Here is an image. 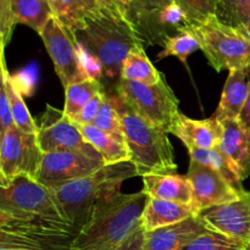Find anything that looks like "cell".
<instances>
[{
	"label": "cell",
	"instance_id": "24",
	"mask_svg": "<svg viewBox=\"0 0 250 250\" xmlns=\"http://www.w3.org/2000/svg\"><path fill=\"white\" fill-rule=\"evenodd\" d=\"M15 24H26L38 34L53 17L49 0H11Z\"/></svg>",
	"mask_w": 250,
	"mask_h": 250
},
{
	"label": "cell",
	"instance_id": "19",
	"mask_svg": "<svg viewBox=\"0 0 250 250\" xmlns=\"http://www.w3.org/2000/svg\"><path fill=\"white\" fill-rule=\"evenodd\" d=\"M143 178V190L148 197L194 207V195L187 176L146 175ZM198 210V209H197Z\"/></svg>",
	"mask_w": 250,
	"mask_h": 250
},
{
	"label": "cell",
	"instance_id": "4",
	"mask_svg": "<svg viewBox=\"0 0 250 250\" xmlns=\"http://www.w3.org/2000/svg\"><path fill=\"white\" fill-rule=\"evenodd\" d=\"M136 176H138V171L133 163L124 161L105 165L92 175L68 181L50 189L71 226L80 232L87 224L95 205L120 193L122 183Z\"/></svg>",
	"mask_w": 250,
	"mask_h": 250
},
{
	"label": "cell",
	"instance_id": "34",
	"mask_svg": "<svg viewBox=\"0 0 250 250\" xmlns=\"http://www.w3.org/2000/svg\"><path fill=\"white\" fill-rule=\"evenodd\" d=\"M1 87H0V136L5 133L10 127L15 126L14 117L11 111V100H10L9 88H7V77L10 72L5 63L4 51H1Z\"/></svg>",
	"mask_w": 250,
	"mask_h": 250
},
{
	"label": "cell",
	"instance_id": "33",
	"mask_svg": "<svg viewBox=\"0 0 250 250\" xmlns=\"http://www.w3.org/2000/svg\"><path fill=\"white\" fill-rule=\"evenodd\" d=\"M182 9L188 23L204 22L215 16L219 0H173Z\"/></svg>",
	"mask_w": 250,
	"mask_h": 250
},
{
	"label": "cell",
	"instance_id": "38",
	"mask_svg": "<svg viewBox=\"0 0 250 250\" xmlns=\"http://www.w3.org/2000/svg\"><path fill=\"white\" fill-rule=\"evenodd\" d=\"M117 250H146V232L143 225H141Z\"/></svg>",
	"mask_w": 250,
	"mask_h": 250
},
{
	"label": "cell",
	"instance_id": "14",
	"mask_svg": "<svg viewBox=\"0 0 250 250\" xmlns=\"http://www.w3.org/2000/svg\"><path fill=\"white\" fill-rule=\"evenodd\" d=\"M186 176L192 186L194 205L198 211L217 205L229 204L239 199L243 193L234 188L216 170L197 161L190 160Z\"/></svg>",
	"mask_w": 250,
	"mask_h": 250
},
{
	"label": "cell",
	"instance_id": "9",
	"mask_svg": "<svg viewBox=\"0 0 250 250\" xmlns=\"http://www.w3.org/2000/svg\"><path fill=\"white\" fill-rule=\"evenodd\" d=\"M41 38L51 58L56 75L63 89L70 84L93 77L85 67L83 51L73 32L63 26L56 17H51L41 32Z\"/></svg>",
	"mask_w": 250,
	"mask_h": 250
},
{
	"label": "cell",
	"instance_id": "17",
	"mask_svg": "<svg viewBox=\"0 0 250 250\" xmlns=\"http://www.w3.org/2000/svg\"><path fill=\"white\" fill-rule=\"evenodd\" d=\"M219 148L236 166L242 181L250 176V129L239 119L222 120Z\"/></svg>",
	"mask_w": 250,
	"mask_h": 250
},
{
	"label": "cell",
	"instance_id": "35",
	"mask_svg": "<svg viewBox=\"0 0 250 250\" xmlns=\"http://www.w3.org/2000/svg\"><path fill=\"white\" fill-rule=\"evenodd\" d=\"M158 23L161 29L170 27V28H175L176 32H177L181 27H183L186 23H188V21L187 19H186V15L183 14L182 9L173 1L172 4L168 5L167 7H165V9L161 10V11L159 12ZM163 32L165 33L164 29ZM166 36H167V34H166Z\"/></svg>",
	"mask_w": 250,
	"mask_h": 250
},
{
	"label": "cell",
	"instance_id": "29",
	"mask_svg": "<svg viewBox=\"0 0 250 250\" xmlns=\"http://www.w3.org/2000/svg\"><path fill=\"white\" fill-rule=\"evenodd\" d=\"M161 45L164 46L163 51L158 54L159 59L167 58V56H176L183 63H187V59L190 54L200 50V45L194 36L187 31L180 29L173 36H166L164 38Z\"/></svg>",
	"mask_w": 250,
	"mask_h": 250
},
{
	"label": "cell",
	"instance_id": "12",
	"mask_svg": "<svg viewBox=\"0 0 250 250\" xmlns=\"http://www.w3.org/2000/svg\"><path fill=\"white\" fill-rule=\"evenodd\" d=\"M105 166L99 159H93L77 151H49L43 153L37 181L46 187H56L68 181L92 175Z\"/></svg>",
	"mask_w": 250,
	"mask_h": 250
},
{
	"label": "cell",
	"instance_id": "6",
	"mask_svg": "<svg viewBox=\"0 0 250 250\" xmlns=\"http://www.w3.org/2000/svg\"><path fill=\"white\" fill-rule=\"evenodd\" d=\"M0 215L16 219H42L71 226L53 190L26 175L0 187Z\"/></svg>",
	"mask_w": 250,
	"mask_h": 250
},
{
	"label": "cell",
	"instance_id": "10",
	"mask_svg": "<svg viewBox=\"0 0 250 250\" xmlns=\"http://www.w3.org/2000/svg\"><path fill=\"white\" fill-rule=\"evenodd\" d=\"M0 138V187L22 175L37 180L43 160L38 134L24 133L12 126Z\"/></svg>",
	"mask_w": 250,
	"mask_h": 250
},
{
	"label": "cell",
	"instance_id": "22",
	"mask_svg": "<svg viewBox=\"0 0 250 250\" xmlns=\"http://www.w3.org/2000/svg\"><path fill=\"white\" fill-rule=\"evenodd\" d=\"M85 141L94 146L100 154L105 165L131 161V154L126 143H122L106 132L97 128L93 125H77Z\"/></svg>",
	"mask_w": 250,
	"mask_h": 250
},
{
	"label": "cell",
	"instance_id": "23",
	"mask_svg": "<svg viewBox=\"0 0 250 250\" xmlns=\"http://www.w3.org/2000/svg\"><path fill=\"white\" fill-rule=\"evenodd\" d=\"M138 14V27L144 42L149 44L163 43L166 34L158 23L159 12L173 2V0H134Z\"/></svg>",
	"mask_w": 250,
	"mask_h": 250
},
{
	"label": "cell",
	"instance_id": "31",
	"mask_svg": "<svg viewBox=\"0 0 250 250\" xmlns=\"http://www.w3.org/2000/svg\"><path fill=\"white\" fill-rule=\"evenodd\" d=\"M92 125L97 127V128L109 133L110 136L115 137V138L119 139L122 143H126L124 129H122L121 119H120V115L117 112L116 106H115L114 100H112L109 90H105L103 105Z\"/></svg>",
	"mask_w": 250,
	"mask_h": 250
},
{
	"label": "cell",
	"instance_id": "25",
	"mask_svg": "<svg viewBox=\"0 0 250 250\" xmlns=\"http://www.w3.org/2000/svg\"><path fill=\"white\" fill-rule=\"evenodd\" d=\"M163 77V73L156 70L149 60L144 45H138L129 51L122 67L121 80L137 81L153 85L160 82Z\"/></svg>",
	"mask_w": 250,
	"mask_h": 250
},
{
	"label": "cell",
	"instance_id": "39",
	"mask_svg": "<svg viewBox=\"0 0 250 250\" xmlns=\"http://www.w3.org/2000/svg\"><path fill=\"white\" fill-rule=\"evenodd\" d=\"M239 120H241L242 124H243L247 128L250 129V92H249L248 100H247V104L246 106H244L243 111H242V115L241 117H239Z\"/></svg>",
	"mask_w": 250,
	"mask_h": 250
},
{
	"label": "cell",
	"instance_id": "16",
	"mask_svg": "<svg viewBox=\"0 0 250 250\" xmlns=\"http://www.w3.org/2000/svg\"><path fill=\"white\" fill-rule=\"evenodd\" d=\"M209 231L195 215L185 221L146 232V250H178Z\"/></svg>",
	"mask_w": 250,
	"mask_h": 250
},
{
	"label": "cell",
	"instance_id": "7",
	"mask_svg": "<svg viewBox=\"0 0 250 250\" xmlns=\"http://www.w3.org/2000/svg\"><path fill=\"white\" fill-rule=\"evenodd\" d=\"M77 233L70 225L0 215V250H71Z\"/></svg>",
	"mask_w": 250,
	"mask_h": 250
},
{
	"label": "cell",
	"instance_id": "36",
	"mask_svg": "<svg viewBox=\"0 0 250 250\" xmlns=\"http://www.w3.org/2000/svg\"><path fill=\"white\" fill-rule=\"evenodd\" d=\"M106 90V89H105ZM105 90L98 93L85 104V106L78 112L77 116L72 120L76 125H92L94 119L97 117L100 107L103 105V100L105 97Z\"/></svg>",
	"mask_w": 250,
	"mask_h": 250
},
{
	"label": "cell",
	"instance_id": "15",
	"mask_svg": "<svg viewBox=\"0 0 250 250\" xmlns=\"http://www.w3.org/2000/svg\"><path fill=\"white\" fill-rule=\"evenodd\" d=\"M221 122L212 115L210 119L194 120L180 112L168 133L177 137L189 149L217 148L221 141Z\"/></svg>",
	"mask_w": 250,
	"mask_h": 250
},
{
	"label": "cell",
	"instance_id": "21",
	"mask_svg": "<svg viewBox=\"0 0 250 250\" xmlns=\"http://www.w3.org/2000/svg\"><path fill=\"white\" fill-rule=\"evenodd\" d=\"M53 16L71 32H77L104 7L102 0H49Z\"/></svg>",
	"mask_w": 250,
	"mask_h": 250
},
{
	"label": "cell",
	"instance_id": "27",
	"mask_svg": "<svg viewBox=\"0 0 250 250\" xmlns=\"http://www.w3.org/2000/svg\"><path fill=\"white\" fill-rule=\"evenodd\" d=\"M105 89V85L97 77H88L80 82L72 83L65 89L63 112L66 116L73 120L94 95Z\"/></svg>",
	"mask_w": 250,
	"mask_h": 250
},
{
	"label": "cell",
	"instance_id": "2",
	"mask_svg": "<svg viewBox=\"0 0 250 250\" xmlns=\"http://www.w3.org/2000/svg\"><path fill=\"white\" fill-rule=\"evenodd\" d=\"M146 200L148 195L139 190L120 192L98 203L71 250H117L142 225Z\"/></svg>",
	"mask_w": 250,
	"mask_h": 250
},
{
	"label": "cell",
	"instance_id": "11",
	"mask_svg": "<svg viewBox=\"0 0 250 250\" xmlns=\"http://www.w3.org/2000/svg\"><path fill=\"white\" fill-rule=\"evenodd\" d=\"M38 142L43 153L77 151L89 158L103 160L100 154L85 141L77 125L66 116L63 110L54 109L50 105L46 106L39 126Z\"/></svg>",
	"mask_w": 250,
	"mask_h": 250
},
{
	"label": "cell",
	"instance_id": "8",
	"mask_svg": "<svg viewBox=\"0 0 250 250\" xmlns=\"http://www.w3.org/2000/svg\"><path fill=\"white\" fill-rule=\"evenodd\" d=\"M115 92L134 111L168 133L172 122L180 114V100L168 85L165 76L156 84L120 80Z\"/></svg>",
	"mask_w": 250,
	"mask_h": 250
},
{
	"label": "cell",
	"instance_id": "30",
	"mask_svg": "<svg viewBox=\"0 0 250 250\" xmlns=\"http://www.w3.org/2000/svg\"><path fill=\"white\" fill-rule=\"evenodd\" d=\"M7 88H9L10 100H11V111L12 117H14L15 126L21 129L24 133L38 134L39 126L32 117L23 98H22L21 90L14 82L11 76L7 77Z\"/></svg>",
	"mask_w": 250,
	"mask_h": 250
},
{
	"label": "cell",
	"instance_id": "18",
	"mask_svg": "<svg viewBox=\"0 0 250 250\" xmlns=\"http://www.w3.org/2000/svg\"><path fill=\"white\" fill-rule=\"evenodd\" d=\"M250 92V67L229 71L214 116L219 121L239 119Z\"/></svg>",
	"mask_w": 250,
	"mask_h": 250
},
{
	"label": "cell",
	"instance_id": "32",
	"mask_svg": "<svg viewBox=\"0 0 250 250\" xmlns=\"http://www.w3.org/2000/svg\"><path fill=\"white\" fill-rule=\"evenodd\" d=\"M178 250H250V247L221 233L209 231Z\"/></svg>",
	"mask_w": 250,
	"mask_h": 250
},
{
	"label": "cell",
	"instance_id": "13",
	"mask_svg": "<svg viewBox=\"0 0 250 250\" xmlns=\"http://www.w3.org/2000/svg\"><path fill=\"white\" fill-rule=\"evenodd\" d=\"M203 222L212 232L241 242L250 247V192L229 204L203 209L198 212Z\"/></svg>",
	"mask_w": 250,
	"mask_h": 250
},
{
	"label": "cell",
	"instance_id": "1",
	"mask_svg": "<svg viewBox=\"0 0 250 250\" xmlns=\"http://www.w3.org/2000/svg\"><path fill=\"white\" fill-rule=\"evenodd\" d=\"M102 1L104 4L102 11L73 34L83 53L99 66L100 76L116 82L117 85L129 51L144 45L146 42L136 26L114 5Z\"/></svg>",
	"mask_w": 250,
	"mask_h": 250
},
{
	"label": "cell",
	"instance_id": "20",
	"mask_svg": "<svg viewBox=\"0 0 250 250\" xmlns=\"http://www.w3.org/2000/svg\"><path fill=\"white\" fill-rule=\"evenodd\" d=\"M198 212L199 211L197 208L190 205L148 197L142 215V225L146 232H151L161 227L185 221L198 215Z\"/></svg>",
	"mask_w": 250,
	"mask_h": 250
},
{
	"label": "cell",
	"instance_id": "40",
	"mask_svg": "<svg viewBox=\"0 0 250 250\" xmlns=\"http://www.w3.org/2000/svg\"><path fill=\"white\" fill-rule=\"evenodd\" d=\"M239 31H241L242 33H243L244 36H246L247 38H248L249 41H250V26L246 27V28H241V29H239Z\"/></svg>",
	"mask_w": 250,
	"mask_h": 250
},
{
	"label": "cell",
	"instance_id": "3",
	"mask_svg": "<svg viewBox=\"0 0 250 250\" xmlns=\"http://www.w3.org/2000/svg\"><path fill=\"white\" fill-rule=\"evenodd\" d=\"M120 115L131 161L138 176L175 173L177 163L167 132L134 111L115 90H109Z\"/></svg>",
	"mask_w": 250,
	"mask_h": 250
},
{
	"label": "cell",
	"instance_id": "5",
	"mask_svg": "<svg viewBox=\"0 0 250 250\" xmlns=\"http://www.w3.org/2000/svg\"><path fill=\"white\" fill-rule=\"evenodd\" d=\"M180 29L194 36L208 62L217 72L250 67V41L239 29L222 23L216 16L204 22L186 23Z\"/></svg>",
	"mask_w": 250,
	"mask_h": 250
},
{
	"label": "cell",
	"instance_id": "28",
	"mask_svg": "<svg viewBox=\"0 0 250 250\" xmlns=\"http://www.w3.org/2000/svg\"><path fill=\"white\" fill-rule=\"evenodd\" d=\"M216 19L236 29L250 26V0H219Z\"/></svg>",
	"mask_w": 250,
	"mask_h": 250
},
{
	"label": "cell",
	"instance_id": "37",
	"mask_svg": "<svg viewBox=\"0 0 250 250\" xmlns=\"http://www.w3.org/2000/svg\"><path fill=\"white\" fill-rule=\"evenodd\" d=\"M109 4L114 5L128 21L136 26V28L139 31L138 27V14H137V7L134 0H104ZM141 33V32H139Z\"/></svg>",
	"mask_w": 250,
	"mask_h": 250
},
{
	"label": "cell",
	"instance_id": "26",
	"mask_svg": "<svg viewBox=\"0 0 250 250\" xmlns=\"http://www.w3.org/2000/svg\"><path fill=\"white\" fill-rule=\"evenodd\" d=\"M188 153H189V158L192 161H197V163L203 164V165H207L216 170L234 188H237L239 192L246 190L243 186H242L243 181L239 177V173L237 171L236 166L225 155L224 151L219 146L212 149H189Z\"/></svg>",
	"mask_w": 250,
	"mask_h": 250
}]
</instances>
